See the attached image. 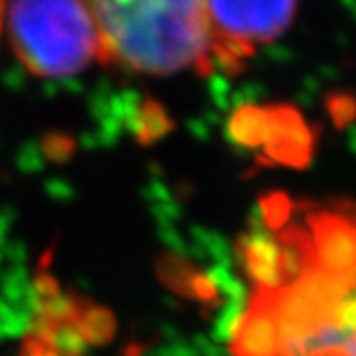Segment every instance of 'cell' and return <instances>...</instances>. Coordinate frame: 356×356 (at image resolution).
I'll list each match as a JSON object with an SVG mask.
<instances>
[{
  "instance_id": "1",
  "label": "cell",
  "mask_w": 356,
  "mask_h": 356,
  "mask_svg": "<svg viewBox=\"0 0 356 356\" xmlns=\"http://www.w3.org/2000/svg\"><path fill=\"white\" fill-rule=\"evenodd\" d=\"M298 275L279 264L243 316L236 356H354L352 268L322 260L316 249Z\"/></svg>"
},
{
  "instance_id": "2",
  "label": "cell",
  "mask_w": 356,
  "mask_h": 356,
  "mask_svg": "<svg viewBox=\"0 0 356 356\" xmlns=\"http://www.w3.org/2000/svg\"><path fill=\"white\" fill-rule=\"evenodd\" d=\"M99 58L127 71L172 75L215 63L204 0H84Z\"/></svg>"
},
{
  "instance_id": "3",
  "label": "cell",
  "mask_w": 356,
  "mask_h": 356,
  "mask_svg": "<svg viewBox=\"0 0 356 356\" xmlns=\"http://www.w3.org/2000/svg\"><path fill=\"white\" fill-rule=\"evenodd\" d=\"M15 56L41 78H65L99 56V37L84 0H9L0 11Z\"/></svg>"
},
{
  "instance_id": "4",
  "label": "cell",
  "mask_w": 356,
  "mask_h": 356,
  "mask_svg": "<svg viewBox=\"0 0 356 356\" xmlns=\"http://www.w3.org/2000/svg\"><path fill=\"white\" fill-rule=\"evenodd\" d=\"M215 63L227 69L277 39L294 17L296 0H204Z\"/></svg>"
},
{
  "instance_id": "5",
  "label": "cell",
  "mask_w": 356,
  "mask_h": 356,
  "mask_svg": "<svg viewBox=\"0 0 356 356\" xmlns=\"http://www.w3.org/2000/svg\"><path fill=\"white\" fill-rule=\"evenodd\" d=\"M26 356H69V354L65 350H60L58 346H54V343L41 341V343H33L29 348Z\"/></svg>"
},
{
  "instance_id": "6",
  "label": "cell",
  "mask_w": 356,
  "mask_h": 356,
  "mask_svg": "<svg viewBox=\"0 0 356 356\" xmlns=\"http://www.w3.org/2000/svg\"><path fill=\"white\" fill-rule=\"evenodd\" d=\"M0 11H3V9H0ZM0 29H3V26H0Z\"/></svg>"
}]
</instances>
